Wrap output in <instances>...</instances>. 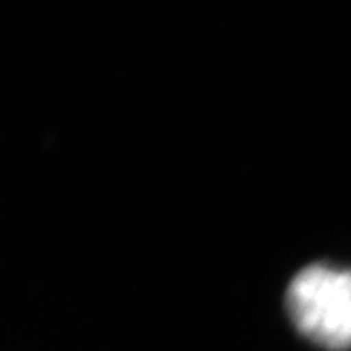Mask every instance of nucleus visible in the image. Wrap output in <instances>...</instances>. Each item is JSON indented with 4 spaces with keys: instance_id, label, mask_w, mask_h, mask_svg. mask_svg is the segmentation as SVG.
<instances>
[{
    "instance_id": "f257e3e1",
    "label": "nucleus",
    "mask_w": 351,
    "mask_h": 351,
    "mask_svg": "<svg viewBox=\"0 0 351 351\" xmlns=\"http://www.w3.org/2000/svg\"><path fill=\"white\" fill-rule=\"evenodd\" d=\"M296 330L326 349H351V271L311 265L286 290Z\"/></svg>"
}]
</instances>
